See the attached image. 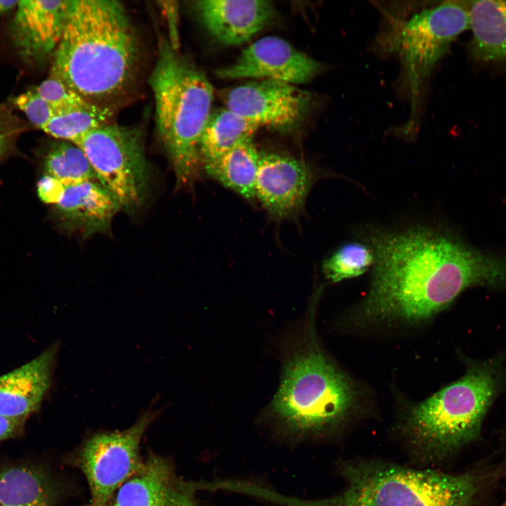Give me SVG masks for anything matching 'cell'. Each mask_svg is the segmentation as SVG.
<instances>
[{
    "mask_svg": "<svg viewBox=\"0 0 506 506\" xmlns=\"http://www.w3.org/2000/svg\"><path fill=\"white\" fill-rule=\"evenodd\" d=\"M147 410L129 428L92 435L72 462L84 474L90 491L87 506H108L118 489L141 467L142 438L157 417Z\"/></svg>",
    "mask_w": 506,
    "mask_h": 506,
    "instance_id": "cell-8",
    "label": "cell"
},
{
    "mask_svg": "<svg viewBox=\"0 0 506 506\" xmlns=\"http://www.w3.org/2000/svg\"><path fill=\"white\" fill-rule=\"evenodd\" d=\"M320 176L304 160L277 153H260L256 198L275 220L297 218Z\"/></svg>",
    "mask_w": 506,
    "mask_h": 506,
    "instance_id": "cell-11",
    "label": "cell"
},
{
    "mask_svg": "<svg viewBox=\"0 0 506 506\" xmlns=\"http://www.w3.org/2000/svg\"><path fill=\"white\" fill-rule=\"evenodd\" d=\"M13 102L15 105L25 115L30 123L41 130L56 112L34 89L21 93L14 99Z\"/></svg>",
    "mask_w": 506,
    "mask_h": 506,
    "instance_id": "cell-26",
    "label": "cell"
},
{
    "mask_svg": "<svg viewBox=\"0 0 506 506\" xmlns=\"http://www.w3.org/2000/svg\"><path fill=\"white\" fill-rule=\"evenodd\" d=\"M195 491L194 483L180 478L167 458L150 452L112 502L117 506H201Z\"/></svg>",
    "mask_w": 506,
    "mask_h": 506,
    "instance_id": "cell-13",
    "label": "cell"
},
{
    "mask_svg": "<svg viewBox=\"0 0 506 506\" xmlns=\"http://www.w3.org/2000/svg\"><path fill=\"white\" fill-rule=\"evenodd\" d=\"M54 214L66 229L84 236L107 232L121 207L113 194L99 181L65 186Z\"/></svg>",
    "mask_w": 506,
    "mask_h": 506,
    "instance_id": "cell-17",
    "label": "cell"
},
{
    "mask_svg": "<svg viewBox=\"0 0 506 506\" xmlns=\"http://www.w3.org/2000/svg\"><path fill=\"white\" fill-rule=\"evenodd\" d=\"M33 89L56 112L92 104L84 99L62 80L51 75Z\"/></svg>",
    "mask_w": 506,
    "mask_h": 506,
    "instance_id": "cell-25",
    "label": "cell"
},
{
    "mask_svg": "<svg viewBox=\"0 0 506 506\" xmlns=\"http://www.w3.org/2000/svg\"><path fill=\"white\" fill-rule=\"evenodd\" d=\"M374 254L364 241L346 242L339 247L322 263L325 278L338 283L363 275L372 268Z\"/></svg>",
    "mask_w": 506,
    "mask_h": 506,
    "instance_id": "cell-24",
    "label": "cell"
},
{
    "mask_svg": "<svg viewBox=\"0 0 506 506\" xmlns=\"http://www.w3.org/2000/svg\"><path fill=\"white\" fill-rule=\"evenodd\" d=\"M25 421L0 416V441L17 436L22 432Z\"/></svg>",
    "mask_w": 506,
    "mask_h": 506,
    "instance_id": "cell-30",
    "label": "cell"
},
{
    "mask_svg": "<svg viewBox=\"0 0 506 506\" xmlns=\"http://www.w3.org/2000/svg\"><path fill=\"white\" fill-rule=\"evenodd\" d=\"M342 472L346 487L336 495L301 500L275 493L272 501L285 506H474L489 475L370 462L344 464Z\"/></svg>",
    "mask_w": 506,
    "mask_h": 506,
    "instance_id": "cell-5",
    "label": "cell"
},
{
    "mask_svg": "<svg viewBox=\"0 0 506 506\" xmlns=\"http://www.w3.org/2000/svg\"><path fill=\"white\" fill-rule=\"evenodd\" d=\"M321 64L285 40L268 36L243 50L236 61L216 72L221 79L253 78L296 85L311 81Z\"/></svg>",
    "mask_w": 506,
    "mask_h": 506,
    "instance_id": "cell-12",
    "label": "cell"
},
{
    "mask_svg": "<svg viewBox=\"0 0 506 506\" xmlns=\"http://www.w3.org/2000/svg\"><path fill=\"white\" fill-rule=\"evenodd\" d=\"M502 359L471 363L457 380L410 405L403 428L410 443L431 458L448 457L479 439L502 382Z\"/></svg>",
    "mask_w": 506,
    "mask_h": 506,
    "instance_id": "cell-6",
    "label": "cell"
},
{
    "mask_svg": "<svg viewBox=\"0 0 506 506\" xmlns=\"http://www.w3.org/2000/svg\"><path fill=\"white\" fill-rule=\"evenodd\" d=\"M201 22L220 43L235 46L250 39L269 20L273 5L264 0H206L195 4Z\"/></svg>",
    "mask_w": 506,
    "mask_h": 506,
    "instance_id": "cell-16",
    "label": "cell"
},
{
    "mask_svg": "<svg viewBox=\"0 0 506 506\" xmlns=\"http://www.w3.org/2000/svg\"><path fill=\"white\" fill-rule=\"evenodd\" d=\"M18 1H0V15L4 14L18 6Z\"/></svg>",
    "mask_w": 506,
    "mask_h": 506,
    "instance_id": "cell-31",
    "label": "cell"
},
{
    "mask_svg": "<svg viewBox=\"0 0 506 506\" xmlns=\"http://www.w3.org/2000/svg\"><path fill=\"white\" fill-rule=\"evenodd\" d=\"M57 495L55 483L39 467H0V506H53Z\"/></svg>",
    "mask_w": 506,
    "mask_h": 506,
    "instance_id": "cell-19",
    "label": "cell"
},
{
    "mask_svg": "<svg viewBox=\"0 0 506 506\" xmlns=\"http://www.w3.org/2000/svg\"><path fill=\"white\" fill-rule=\"evenodd\" d=\"M58 344L27 363L0 375V416L27 420L37 411L51 387Z\"/></svg>",
    "mask_w": 506,
    "mask_h": 506,
    "instance_id": "cell-15",
    "label": "cell"
},
{
    "mask_svg": "<svg viewBox=\"0 0 506 506\" xmlns=\"http://www.w3.org/2000/svg\"><path fill=\"white\" fill-rule=\"evenodd\" d=\"M108 506H117V505L116 504H115L113 502H112Z\"/></svg>",
    "mask_w": 506,
    "mask_h": 506,
    "instance_id": "cell-32",
    "label": "cell"
},
{
    "mask_svg": "<svg viewBox=\"0 0 506 506\" xmlns=\"http://www.w3.org/2000/svg\"><path fill=\"white\" fill-rule=\"evenodd\" d=\"M364 399L360 384L312 339L287 358L270 412L285 432L316 435L342 425Z\"/></svg>",
    "mask_w": 506,
    "mask_h": 506,
    "instance_id": "cell-3",
    "label": "cell"
},
{
    "mask_svg": "<svg viewBox=\"0 0 506 506\" xmlns=\"http://www.w3.org/2000/svg\"><path fill=\"white\" fill-rule=\"evenodd\" d=\"M22 129V124L12 113L6 108L0 107V161L11 150Z\"/></svg>",
    "mask_w": 506,
    "mask_h": 506,
    "instance_id": "cell-27",
    "label": "cell"
},
{
    "mask_svg": "<svg viewBox=\"0 0 506 506\" xmlns=\"http://www.w3.org/2000/svg\"><path fill=\"white\" fill-rule=\"evenodd\" d=\"M260 153L252 139L219 157L203 164L206 174L247 200L256 199L255 186Z\"/></svg>",
    "mask_w": 506,
    "mask_h": 506,
    "instance_id": "cell-20",
    "label": "cell"
},
{
    "mask_svg": "<svg viewBox=\"0 0 506 506\" xmlns=\"http://www.w3.org/2000/svg\"><path fill=\"white\" fill-rule=\"evenodd\" d=\"M138 54L135 30L121 2L72 0L50 75L88 102L108 107L129 86Z\"/></svg>",
    "mask_w": 506,
    "mask_h": 506,
    "instance_id": "cell-2",
    "label": "cell"
},
{
    "mask_svg": "<svg viewBox=\"0 0 506 506\" xmlns=\"http://www.w3.org/2000/svg\"><path fill=\"white\" fill-rule=\"evenodd\" d=\"M70 1H18L11 25V37L27 60L54 51L61 39Z\"/></svg>",
    "mask_w": 506,
    "mask_h": 506,
    "instance_id": "cell-14",
    "label": "cell"
},
{
    "mask_svg": "<svg viewBox=\"0 0 506 506\" xmlns=\"http://www.w3.org/2000/svg\"><path fill=\"white\" fill-rule=\"evenodd\" d=\"M469 18L473 58L482 61L506 60V1H471Z\"/></svg>",
    "mask_w": 506,
    "mask_h": 506,
    "instance_id": "cell-18",
    "label": "cell"
},
{
    "mask_svg": "<svg viewBox=\"0 0 506 506\" xmlns=\"http://www.w3.org/2000/svg\"><path fill=\"white\" fill-rule=\"evenodd\" d=\"M160 5L162 11H164L167 18L169 28V39L168 40L171 46L177 50L179 47V34H178V6L175 5L174 1H161Z\"/></svg>",
    "mask_w": 506,
    "mask_h": 506,
    "instance_id": "cell-29",
    "label": "cell"
},
{
    "mask_svg": "<svg viewBox=\"0 0 506 506\" xmlns=\"http://www.w3.org/2000/svg\"><path fill=\"white\" fill-rule=\"evenodd\" d=\"M112 112L108 107L93 104L60 110L41 130L58 141L75 144L92 130L108 123Z\"/></svg>",
    "mask_w": 506,
    "mask_h": 506,
    "instance_id": "cell-23",
    "label": "cell"
},
{
    "mask_svg": "<svg viewBox=\"0 0 506 506\" xmlns=\"http://www.w3.org/2000/svg\"><path fill=\"white\" fill-rule=\"evenodd\" d=\"M149 83L157 129L176 186H190L202 164L200 141L211 115L213 88L205 73L162 39Z\"/></svg>",
    "mask_w": 506,
    "mask_h": 506,
    "instance_id": "cell-4",
    "label": "cell"
},
{
    "mask_svg": "<svg viewBox=\"0 0 506 506\" xmlns=\"http://www.w3.org/2000/svg\"><path fill=\"white\" fill-rule=\"evenodd\" d=\"M505 452H506V444H505Z\"/></svg>",
    "mask_w": 506,
    "mask_h": 506,
    "instance_id": "cell-33",
    "label": "cell"
},
{
    "mask_svg": "<svg viewBox=\"0 0 506 506\" xmlns=\"http://www.w3.org/2000/svg\"><path fill=\"white\" fill-rule=\"evenodd\" d=\"M259 126L227 108L212 112L200 141L202 164L253 139Z\"/></svg>",
    "mask_w": 506,
    "mask_h": 506,
    "instance_id": "cell-21",
    "label": "cell"
},
{
    "mask_svg": "<svg viewBox=\"0 0 506 506\" xmlns=\"http://www.w3.org/2000/svg\"><path fill=\"white\" fill-rule=\"evenodd\" d=\"M228 109L258 125L287 132L296 128L309 112V92L285 82L261 79L230 90L225 96Z\"/></svg>",
    "mask_w": 506,
    "mask_h": 506,
    "instance_id": "cell-10",
    "label": "cell"
},
{
    "mask_svg": "<svg viewBox=\"0 0 506 506\" xmlns=\"http://www.w3.org/2000/svg\"><path fill=\"white\" fill-rule=\"evenodd\" d=\"M37 193L40 200L49 205H56L61 197L65 185L48 174L44 175L37 182Z\"/></svg>",
    "mask_w": 506,
    "mask_h": 506,
    "instance_id": "cell-28",
    "label": "cell"
},
{
    "mask_svg": "<svg viewBox=\"0 0 506 506\" xmlns=\"http://www.w3.org/2000/svg\"><path fill=\"white\" fill-rule=\"evenodd\" d=\"M370 285L352 313L357 326L422 323L474 286H506V257L484 253L448 231L427 225L369 228Z\"/></svg>",
    "mask_w": 506,
    "mask_h": 506,
    "instance_id": "cell-1",
    "label": "cell"
},
{
    "mask_svg": "<svg viewBox=\"0 0 506 506\" xmlns=\"http://www.w3.org/2000/svg\"><path fill=\"white\" fill-rule=\"evenodd\" d=\"M469 25V1H451L417 13L403 26L396 45L410 89L411 118L424 81Z\"/></svg>",
    "mask_w": 506,
    "mask_h": 506,
    "instance_id": "cell-9",
    "label": "cell"
},
{
    "mask_svg": "<svg viewBox=\"0 0 506 506\" xmlns=\"http://www.w3.org/2000/svg\"><path fill=\"white\" fill-rule=\"evenodd\" d=\"M84 153L99 182L132 212L143 204L149 174L139 129L106 123L75 143Z\"/></svg>",
    "mask_w": 506,
    "mask_h": 506,
    "instance_id": "cell-7",
    "label": "cell"
},
{
    "mask_svg": "<svg viewBox=\"0 0 506 506\" xmlns=\"http://www.w3.org/2000/svg\"><path fill=\"white\" fill-rule=\"evenodd\" d=\"M44 174L65 186L85 181H99L89 160L77 145L64 141L53 143L43 161Z\"/></svg>",
    "mask_w": 506,
    "mask_h": 506,
    "instance_id": "cell-22",
    "label": "cell"
}]
</instances>
